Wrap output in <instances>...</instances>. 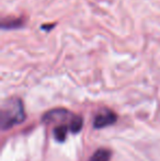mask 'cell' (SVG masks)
Instances as JSON below:
<instances>
[{
	"label": "cell",
	"mask_w": 160,
	"mask_h": 161,
	"mask_svg": "<svg viewBox=\"0 0 160 161\" xmlns=\"http://www.w3.org/2000/svg\"><path fill=\"white\" fill-rule=\"evenodd\" d=\"M25 117L22 101L19 97H11L2 104L0 111V127L2 130L10 129L24 122Z\"/></svg>",
	"instance_id": "obj_1"
},
{
	"label": "cell",
	"mask_w": 160,
	"mask_h": 161,
	"mask_svg": "<svg viewBox=\"0 0 160 161\" xmlns=\"http://www.w3.org/2000/svg\"><path fill=\"white\" fill-rule=\"evenodd\" d=\"M118 121V115L111 110H103L98 115H96L93 119V128L101 129L111 126L116 123Z\"/></svg>",
	"instance_id": "obj_2"
},
{
	"label": "cell",
	"mask_w": 160,
	"mask_h": 161,
	"mask_svg": "<svg viewBox=\"0 0 160 161\" xmlns=\"http://www.w3.org/2000/svg\"><path fill=\"white\" fill-rule=\"evenodd\" d=\"M71 114L73 113L69 112L66 108H54V110L48 111V112L43 115L42 122L45 124H49V123H53V122L66 121L67 117H69Z\"/></svg>",
	"instance_id": "obj_3"
},
{
	"label": "cell",
	"mask_w": 160,
	"mask_h": 161,
	"mask_svg": "<svg viewBox=\"0 0 160 161\" xmlns=\"http://www.w3.org/2000/svg\"><path fill=\"white\" fill-rule=\"evenodd\" d=\"M25 21L23 18H6L2 20L1 28L2 30H14V29H21L24 26Z\"/></svg>",
	"instance_id": "obj_4"
},
{
	"label": "cell",
	"mask_w": 160,
	"mask_h": 161,
	"mask_svg": "<svg viewBox=\"0 0 160 161\" xmlns=\"http://www.w3.org/2000/svg\"><path fill=\"white\" fill-rule=\"evenodd\" d=\"M112 158V151L107 148H99L93 153L88 161H110Z\"/></svg>",
	"instance_id": "obj_5"
},
{
	"label": "cell",
	"mask_w": 160,
	"mask_h": 161,
	"mask_svg": "<svg viewBox=\"0 0 160 161\" xmlns=\"http://www.w3.org/2000/svg\"><path fill=\"white\" fill-rule=\"evenodd\" d=\"M68 130H69V126L66 125V124H62V125L56 126V127L53 129L54 139L58 142H64L65 140H66Z\"/></svg>",
	"instance_id": "obj_6"
},
{
	"label": "cell",
	"mask_w": 160,
	"mask_h": 161,
	"mask_svg": "<svg viewBox=\"0 0 160 161\" xmlns=\"http://www.w3.org/2000/svg\"><path fill=\"white\" fill-rule=\"evenodd\" d=\"M82 125H83V119L80 115L74 114L73 116H71V119H69V123H68L69 130L73 134L79 133L81 130V128H82Z\"/></svg>",
	"instance_id": "obj_7"
}]
</instances>
